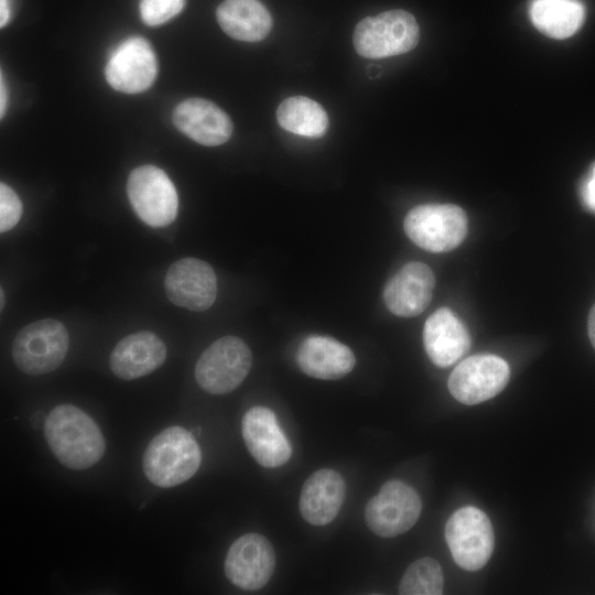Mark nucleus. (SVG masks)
Wrapping results in <instances>:
<instances>
[{
	"label": "nucleus",
	"mask_w": 595,
	"mask_h": 595,
	"mask_svg": "<svg viewBox=\"0 0 595 595\" xmlns=\"http://www.w3.org/2000/svg\"><path fill=\"white\" fill-rule=\"evenodd\" d=\"M173 122L181 132L203 145L223 144L232 133L228 115L203 98H188L180 102L173 111Z\"/></svg>",
	"instance_id": "nucleus-16"
},
{
	"label": "nucleus",
	"mask_w": 595,
	"mask_h": 595,
	"mask_svg": "<svg viewBox=\"0 0 595 595\" xmlns=\"http://www.w3.org/2000/svg\"><path fill=\"white\" fill-rule=\"evenodd\" d=\"M69 337L63 323L44 318L28 324L15 335L12 358L26 375L39 376L57 369L68 350Z\"/></svg>",
	"instance_id": "nucleus-4"
},
{
	"label": "nucleus",
	"mask_w": 595,
	"mask_h": 595,
	"mask_svg": "<svg viewBox=\"0 0 595 595\" xmlns=\"http://www.w3.org/2000/svg\"><path fill=\"white\" fill-rule=\"evenodd\" d=\"M444 576L441 565L432 558H421L405 570L399 584L402 595H440Z\"/></svg>",
	"instance_id": "nucleus-24"
},
{
	"label": "nucleus",
	"mask_w": 595,
	"mask_h": 595,
	"mask_svg": "<svg viewBox=\"0 0 595 595\" xmlns=\"http://www.w3.org/2000/svg\"><path fill=\"white\" fill-rule=\"evenodd\" d=\"M420 39L415 18L405 10H389L357 23L353 43L367 58H383L413 50Z\"/></svg>",
	"instance_id": "nucleus-3"
},
{
	"label": "nucleus",
	"mask_w": 595,
	"mask_h": 595,
	"mask_svg": "<svg viewBox=\"0 0 595 595\" xmlns=\"http://www.w3.org/2000/svg\"><path fill=\"white\" fill-rule=\"evenodd\" d=\"M582 197L585 205L591 210L595 212V165L592 169L591 175L583 185Z\"/></svg>",
	"instance_id": "nucleus-27"
},
{
	"label": "nucleus",
	"mask_w": 595,
	"mask_h": 595,
	"mask_svg": "<svg viewBox=\"0 0 595 595\" xmlns=\"http://www.w3.org/2000/svg\"><path fill=\"white\" fill-rule=\"evenodd\" d=\"M423 344L431 361L448 367L470 347V336L461 320L447 307H441L425 321Z\"/></svg>",
	"instance_id": "nucleus-19"
},
{
	"label": "nucleus",
	"mask_w": 595,
	"mask_h": 595,
	"mask_svg": "<svg viewBox=\"0 0 595 595\" xmlns=\"http://www.w3.org/2000/svg\"><path fill=\"white\" fill-rule=\"evenodd\" d=\"M251 364L247 344L239 337L224 336L201 355L195 366V379L204 391L225 394L245 380Z\"/></svg>",
	"instance_id": "nucleus-6"
},
{
	"label": "nucleus",
	"mask_w": 595,
	"mask_h": 595,
	"mask_svg": "<svg viewBox=\"0 0 595 595\" xmlns=\"http://www.w3.org/2000/svg\"><path fill=\"white\" fill-rule=\"evenodd\" d=\"M10 19V0H0V25L4 26Z\"/></svg>",
	"instance_id": "nucleus-29"
},
{
	"label": "nucleus",
	"mask_w": 595,
	"mask_h": 595,
	"mask_svg": "<svg viewBox=\"0 0 595 595\" xmlns=\"http://www.w3.org/2000/svg\"><path fill=\"white\" fill-rule=\"evenodd\" d=\"M158 73L150 43L139 36L121 42L110 54L105 68L108 84L116 90L136 94L148 89Z\"/></svg>",
	"instance_id": "nucleus-11"
},
{
	"label": "nucleus",
	"mask_w": 595,
	"mask_h": 595,
	"mask_svg": "<svg viewBox=\"0 0 595 595\" xmlns=\"http://www.w3.org/2000/svg\"><path fill=\"white\" fill-rule=\"evenodd\" d=\"M45 440L55 457L72 469H86L101 459L106 450L97 423L73 404L56 405L44 422Z\"/></svg>",
	"instance_id": "nucleus-1"
},
{
	"label": "nucleus",
	"mask_w": 595,
	"mask_h": 595,
	"mask_svg": "<svg viewBox=\"0 0 595 595\" xmlns=\"http://www.w3.org/2000/svg\"><path fill=\"white\" fill-rule=\"evenodd\" d=\"M184 7V0H140L139 10L148 25H160L175 17Z\"/></svg>",
	"instance_id": "nucleus-25"
},
{
	"label": "nucleus",
	"mask_w": 595,
	"mask_h": 595,
	"mask_svg": "<svg viewBox=\"0 0 595 595\" xmlns=\"http://www.w3.org/2000/svg\"><path fill=\"white\" fill-rule=\"evenodd\" d=\"M587 332H588L591 344L593 345L595 349V304L592 306L588 314Z\"/></svg>",
	"instance_id": "nucleus-28"
},
{
	"label": "nucleus",
	"mask_w": 595,
	"mask_h": 595,
	"mask_svg": "<svg viewBox=\"0 0 595 595\" xmlns=\"http://www.w3.org/2000/svg\"><path fill=\"white\" fill-rule=\"evenodd\" d=\"M127 194L139 218L151 227H164L174 221L178 197L167 174L154 165H141L130 173Z\"/></svg>",
	"instance_id": "nucleus-7"
},
{
	"label": "nucleus",
	"mask_w": 595,
	"mask_h": 595,
	"mask_svg": "<svg viewBox=\"0 0 595 595\" xmlns=\"http://www.w3.org/2000/svg\"><path fill=\"white\" fill-rule=\"evenodd\" d=\"M403 228L408 237L430 252H447L466 237L467 216L454 204H423L405 216Z\"/></svg>",
	"instance_id": "nucleus-5"
},
{
	"label": "nucleus",
	"mask_w": 595,
	"mask_h": 595,
	"mask_svg": "<svg viewBox=\"0 0 595 595\" xmlns=\"http://www.w3.org/2000/svg\"><path fill=\"white\" fill-rule=\"evenodd\" d=\"M166 358V347L154 333L141 331L123 337L110 355V369L120 379L133 380L158 369Z\"/></svg>",
	"instance_id": "nucleus-17"
},
{
	"label": "nucleus",
	"mask_w": 595,
	"mask_h": 595,
	"mask_svg": "<svg viewBox=\"0 0 595 595\" xmlns=\"http://www.w3.org/2000/svg\"><path fill=\"white\" fill-rule=\"evenodd\" d=\"M345 482L331 468L313 473L304 483L299 501L303 519L313 526H325L338 515L345 497Z\"/></svg>",
	"instance_id": "nucleus-20"
},
{
	"label": "nucleus",
	"mask_w": 595,
	"mask_h": 595,
	"mask_svg": "<svg viewBox=\"0 0 595 595\" xmlns=\"http://www.w3.org/2000/svg\"><path fill=\"white\" fill-rule=\"evenodd\" d=\"M422 502L408 484L392 479L366 505L365 518L369 529L382 538H392L410 530L418 521Z\"/></svg>",
	"instance_id": "nucleus-9"
},
{
	"label": "nucleus",
	"mask_w": 595,
	"mask_h": 595,
	"mask_svg": "<svg viewBox=\"0 0 595 595\" xmlns=\"http://www.w3.org/2000/svg\"><path fill=\"white\" fill-rule=\"evenodd\" d=\"M277 119L284 130L306 138H320L328 127L325 109L305 96L283 100L278 107Z\"/></svg>",
	"instance_id": "nucleus-23"
},
{
	"label": "nucleus",
	"mask_w": 595,
	"mask_h": 595,
	"mask_svg": "<svg viewBox=\"0 0 595 595\" xmlns=\"http://www.w3.org/2000/svg\"><path fill=\"white\" fill-rule=\"evenodd\" d=\"M164 290L173 304L190 311L202 312L215 302L216 274L207 262L196 258H183L167 269Z\"/></svg>",
	"instance_id": "nucleus-13"
},
{
	"label": "nucleus",
	"mask_w": 595,
	"mask_h": 595,
	"mask_svg": "<svg viewBox=\"0 0 595 595\" xmlns=\"http://www.w3.org/2000/svg\"><path fill=\"white\" fill-rule=\"evenodd\" d=\"M201 448L193 434L173 425L155 435L145 448L142 465L155 486L169 488L188 480L201 465Z\"/></svg>",
	"instance_id": "nucleus-2"
},
{
	"label": "nucleus",
	"mask_w": 595,
	"mask_h": 595,
	"mask_svg": "<svg viewBox=\"0 0 595 595\" xmlns=\"http://www.w3.org/2000/svg\"><path fill=\"white\" fill-rule=\"evenodd\" d=\"M245 444L251 456L263 467H279L291 457L289 440L272 410L257 405L249 409L241 423Z\"/></svg>",
	"instance_id": "nucleus-14"
},
{
	"label": "nucleus",
	"mask_w": 595,
	"mask_h": 595,
	"mask_svg": "<svg viewBox=\"0 0 595 595\" xmlns=\"http://www.w3.org/2000/svg\"><path fill=\"white\" fill-rule=\"evenodd\" d=\"M434 286L435 277L428 264L408 262L386 284L383 301L397 316H416L430 304Z\"/></svg>",
	"instance_id": "nucleus-15"
},
{
	"label": "nucleus",
	"mask_w": 595,
	"mask_h": 595,
	"mask_svg": "<svg viewBox=\"0 0 595 595\" xmlns=\"http://www.w3.org/2000/svg\"><path fill=\"white\" fill-rule=\"evenodd\" d=\"M216 17L224 32L239 41H261L272 28L270 12L258 0H225Z\"/></svg>",
	"instance_id": "nucleus-21"
},
{
	"label": "nucleus",
	"mask_w": 595,
	"mask_h": 595,
	"mask_svg": "<svg viewBox=\"0 0 595 595\" xmlns=\"http://www.w3.org/2000/svg\"><path fill=\"white\" fill-rule=\"evenodd\" d=\"M275 567V553L269 540L258 533H247L230 545L225 559V574L239 588L263 587Z\"/></svg>",
	"instance_id": "nucleus-12"
},
{
	"label": "nucleus",
	"mask_w": 595,
	"mask_h": 595,
	"mask_svg": "<svg viewBox=\"0 0 595 595\" xmlns=\"http://www.w3.org/2000/svg\"><path fill=\"white\" fill-rule=\"evenodd\" d=\"M22 215V204L17 193L6 183L0 184V231L13 228Z\"/></svg>",
	"instance_id": "nucleus-26"
},
{
	"label": "nucleus",
	"mask_w": 595,
	"mask_h": 595,
	"mask_svg": "<svg viewBox=\"0 0 595 595\" xmlns=\"http://www.w3.org/2000/svg\"><path fill=\"white\" fill-rule=\"evenodd\" d=\"M0 300H1V309H3V306H4V303H3L4 302V295H3V290L2 289H1V299Z\"/></svg>",
	"instance_id": "nucleus-31"
},
{
	"label": "nucleus",
	"mask_w": 595,
	"mask_h": 595,
	"mask_svg": "<svg viewBox=\"0 0 595 595\" xmlns=\"http://www.w3.org/2000/svg\"><path fill=\"white\" fill-rule=\"evenodd\" d=\"M529 15L541 33L562 40L572 36L582 26L585 8L580 0H532Z\"/></svg>",
	"instance_id": "nucleus-22"
},
{
	"label": "nucleus",
	"mask_w": 595,
	"mask_h": 595,
	"mask_svg": "<svg viewBox=\"0 0 595 595\" xmlns=\"http://www.w3.org/2000/svg\"><path fill=\"white\" fill-rule=\"evenodd\" d=\"M295 359L305 375L323 380L340 379L356 364L355 355L348 346L322 335L306 337L300 344Z\"/></svg>",
	"instance_id": "nucleus-18"
},
{
	"label": "nucleus",
	"mask_w": 595,
	"mask_h": 595,
	"mask_svg": "<svg viewBox=\"0 0 595 595\" xmlns=\"http://www.w3.org/2000/svg\"><path fill=\"white\" fill-rule=\"evenodd\" d=\"M510 378L508 364L491 354L473 355L451 372L447 386L461 403L478 404L497 396Z\"/></svg>",
	"instance_id": "nucleus-10"
},
{
	"label": "nucleus",
	"mask_w": 595,
	"mask_h": 595,
	"mask_svg": "<svg viewBox=\"0 0 595 595\" xmlns=\"http://www.w3.org/2000/svg\"><path fill=\"white\" fill-rule=\"evenodd\" d=\"M445 539L455 563L469 572L484 567L494 551L493 526L476 507H463L448 518Z\"/></svg>",
	"instance_id": "nucleus-8"
},
{
	"label": "nucleus",
	"mask_w": 595,
	"mask_h": 595,
	"mask_svg": "<svg viewBox=\"0 0 595 595\" xmlns=\"http://www.w3.org/2000/svg\"><path fill=\"white\" fill-rule=\"evenodd\" d=\"M0 87H1V90H0V95H1V98H0V112H1V117H3V113H4V110H6V104H7V91H6V87H4V83H3V75L1 74V83H0Z\"/></svg>",
	"instance_id": "nucleus-30"
}]
</instances>
